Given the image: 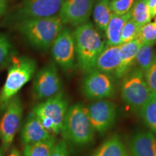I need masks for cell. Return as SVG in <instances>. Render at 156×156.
Wrapping results in <instances>:
<instances>
[{"label": "cell", "mask_w": 156, "mask_h": 156, "mask_svg": "<svg viewBox=\"0 0 156 156\" xmlns=\"http://www.w3.org/2000/svg\"><path fill=\"white\" fill-rule=\"evenodd\" d=\"M92 14L95 26L104 32L113 15L111 0H95Z\"/></svg>", "instance_id": "20"}, {"label": "cell", "mask_w": 156, "mask_h": 156, "mask_svg": "<svg viewBox=\"0 0 156 156\" xmlns=\"http://www.w3.org/2000/svg\"><path fill=\"white\" fill-rule=\"evenodd\" d=\"M131 156H156V134L151 131H140L130 142Z\"/></svg>", "instance_id": "16"}, {"label": "cell", "mask_w": 156, "mask_h": 156, "mask_svg": "<svg viewBox=\"0 0 156 156\" xmlns=\"http://www.w3.org/2000/svg\"><path fill=\"white\" fill-rule=\"evenodd\" d=\"M64 27L58 15L25 20L15 24L20 34L33 47L41 51L48 50L51 46Z\"/></svg>", "instance_id": "2"}, {"label": "cell", "mask_w": 156, "mask_h": 156, "mask_svg": "<svg viewBox=\"0 0 156 156\" xmlns=\"http://www.w3.org/2000/svg\"><path fill=\"white\" fill-rule=\"evenodd\" d=\"M155 22H156V16L155 17Z\"/></svg>", "instance_id": "35"}, {"label": "cell", "mask_w": 156, "mask_h": 156, "mask_svg": "<svg viewBox=\"0 0 156 156\" xmlns=\"http://www.w3.org/2000/svg\"><path fill=\"white\" fill-rule=\"evenodd\" d=\"M34 59L27 56H12L9 64L8 73L2 88L0 90V114L20 90L32 79L36 71Z\"/></svg>", "instance_id": "4"}, {"label": "cell", "mask_w": 156, "mask_h": 156, "mask_svg": "<svg viewBox=\"0 0 156 156\" xmlns=\"http://www.w3.org/2000/svg\"><path fill=\"white\" fill-rule=\"evenodd\" d=\"M23 104L20 98L15 95L7 105L0 119V140L4 151L10 147L20 126L23 117Z\"/></svg>", "instance_id": "10"}, {"label": "cell", "mask_w": 156, "mask_h": 156, "mask_svg": "<svg viewBox=\"0 0 156 156\" xmlns=\"http://www.w3.org/2000/svg\"><path fill=\"white\" fill-rule=\"evenodd\" d=\"M13 46L6 35L0 34V69L9 65L13 56Z\"/></svg>", "instance_id": "25"}, {"label": "cell", "mask_w": 156, "mask_h": 156, "mask_svg": "<svg viewBox=\"0 0 156 156\" xmlns=\"http://www.w3.org/2000/svg\"><path fill=\"white\" fill-rule=\"evenodd\" d=\"M144 75L151 93H156V55Z\"/></svg>", "instance_id": "29"}, {"label": "cell", "mask_w": 156, "mask_h": 156, "mask_svg": "<svg viewBox=\"0 0 156 156\" xmlns=\"http://www.w3.org/2000/svg\"><path fill=\"white\" fill-rule=\"evenodd\" d=\"M140 44L141 41L136 38L120 45L119 64L113 75L115 79L122 80L134 67L136 53Z\"/></svg>", "instance_id": "15"}, {"label": "cell", "mask_w": 156, "mask_h": 156, "mask_svg": "<svg viewBox=\"0 0 156 156\" xmlns=\"http://www.w3.org/2000/svg\"><path fill=\"white\" fill-rule=\"evenodd\" d=\"M131 18L140 27L151 22L152 17L147 0H135L131 9Z\"/></svg>", "instance_id": "24"}, {"label": "cell", "mask_w": 156, "mask_h": 156, "mask_svg": "<svg viewBox=\"0 0 156 156\" xmlns=\"http://www.w3.org/2000/svg\"><path fill=\"white\" fill-rule=\"evenodd\" d=\"M139 25H137L131 17L129 20L126 24L124 25L123 28L122 36H121V41H122V44L124 43H128L138 38L140 29Z\"/></svg>", "instance_id": "26"}, {"label": "cell", "mask_w": 156, "mask_h": 156, "mask_svg": "<svg viewBox=\"0 0 156 156\" xmlns=\"http://www.w3.org/2000/svg\"><path fill=\"white\" fill-rule=\"evenodd\" d=\"M54 136L44 127L36 115L32 112L26 117L21 129L20 137L23 146L45 141Z\"/></svg>", "instance_id": "14"}, {"label": "cell", "mask_w": 156, "mask_h": 156, "mask_svg": "<svg viewBox=\"0 0 156 156\" xmlns=\"http://www.w3.org/2000/svg\"><path fill=\"white\" fill-rule=\"evenodd\" d=\"M91 156H129L127 148L118 134L109 136Z\"/></svg>", "instance_id": "19"}, {"label": "cell", "mask_w": 156, "mask_h": 156, "mask_svg": "<svg viewBox=\"0 0 156 156\" xmlns=\"http://www.w3.org/2000/svg\"><path fill=\"white\" fill-rule=\"evenodd\" d=\"M119 46H106L97 58L95 69L113 75L120 61Z\"/></svg>", "instance_id": "17"}, {"label": "cell", "mask_w": 156, "mask_h": 156, "mask_svg": "<svg viewBox=\"0 0 156 156\" xmlns=\"http://www.w3.org/2000/svg\"><path fill=\"white\" fill-rule=\"evenodd\" d=\"M0 156H5V151H4L2 146H0Z\"/></svg>", "instance_id": "34"}, {"label": "cell", "mask_w": 156, "mask_h": 156, "mask_svg": "<svg viewBox=\"0 0 156 156\" xmlns=\"http://www.w3.org/2000/svg\"><path fill=\"white\" fill-rule=\"evenodd\" d=\"M139 112L144 124L156 134V93H151Z\"/></svg>", "instance_id": "21"}, {"label": "cell", "mask_w": 156, "mask_h": 156, "mask_svg": "<svg viewBox=\"0 0 156 156\" xmlns=\"http://www.w3.org/2000/svg\"><path fill=\"white\" fill-rule=\"evenodd\" d=\"M7 9V0H0V17L5 13Z\"/></svg>", "instance_id": "32"}, {"label": "cell", "mask_w": 156, "mask_h": 156, "mask_svg": "<svg viewBox=\"0 0 156 156\" xmlns=\"http://www.w3.org/2000/svg\"><path fill=\"white\" fill-rule=\"evenodd\" d=\"M56 142L54 136L45 141L24 146L23 156H50Z\"/></svg>", "instance_id": "23"}, {"label": "cell", "mask_w": 156, "mask_h": 156, "mask_svg": "<svg viewBox=\"0 0 156 156\" xmlns=\"http://www.w3.org/2000/svg\"><path fill=\"white\" fill-rule=\"evenodd\" d=\"M122 80V101L130 108L139 112L151 93L144 73L138 67H134Z\"/></svg>", "instance_id": "6"}, {"label": "cell", "mask_w": 156, "mask_h": 156, "mask_svg": "<svg viewBox=\"0 0 156 156\" xmlns=\"http://www.w3.org/2000/svg\"><path fill=\"white\" fill-rule=\"evenodd\" d=\"M65 0H24L7 17V23L57 15Z\"/></svg>", "instance_id": "7"}, {"label": "cell", "mask_w": 156, "mask_h": 156, "mask_svg": "<svg viewBox=\"0 0 156 156\" xmlns=\"http://www.w3.org/2000/svg\"><path fill=\"white\" fill-rule=\"evenodd\" d=\"M8 156H22L20 152L17 148L12 147L11 149L10 152H9Z\"/></svg>", "instance_id": "33"}, {"label": "cell", "mask_w": 156, "mask_h": 156, "mask_svg": "<svg viewBox=\"0 0 156 156\" xmlns=\"http://www.w3.org/2000/svg\"><path fill=\"white\" fill-rule=\"evenodd\" d=\"M62 81L56 64L49 63L41 69L35 76L33 95L38 101H44L62 92Z\"/></svg>", "instance_id": "11"}, {"label": "cell", "mask_w": 156, "mask_h": 156, "mask_svg": "<svg viewBox=\"0 0 156 156\" xmlns=\"http://www.w3.org/2000/svg\"><path fill=\"white\" fill-rule=\"evenodd\" d=\"M87 109L95 132L103 134L114 126L117 117V109L114 103L108 99L94 101Z\"/></svg>", "instance_id": "12"}, {"label": "cell", "mask_w": 156, "mask_h": 156, "mask_svg": "<svg viewBox=\"0 0 156 156\" xmlns=\"http://www.w3.org/2000/svg\"><path fill=\"white\" fill-rule=\"evenodd\" d=\"M147 4L152 19L155 18L156 16V0H147Z\"/></svg>", "instance_id": "31"}, {"label": "cell", "mask_w": 156, "mask_h": 156, "mask_svg": "<svg viewBox=\"0 0 156 156\" xmlns=\"http://www.w3.org/2000/svg\"></svg>", "instance_id": "36"}, {"label": "cell", "mask_w": 156, "mask_h": 156, "mask_svg": "<svg viewBox=\"0 0 156 156\" xmlns=\"http://www.w3.org/2000/svg\"><path fill=\"white\" fill-rule=\"evenodd\" d=\"M95 133L87 106L80 103L69 106L61 132L64 141L76 146L87 145L94 139Z\"/></svg>", "instance_id": "3"}, {"label": "cell", "mask_w": 156, "mask_h": 156, "mask_svg": "<svg viewBox=\"0 0 156 156\" xmlns=\"http://www.w3.org/2000/svg\"><path fill=\"white\" fill-rule=\"evenodd\" d=\"M51 47L55 64L64 73H73L77 66L73 31L64 27Z\"/></svg>", "instance_id": "8"}, {"label": "cell", "mask_w": 156, "mask_h": 156, "mask_svg": "<svg viewBox=\"0 0 156 156\" xmlns=\"http://www.w3.org/2000/svg\"><path fill=\"white\" fill-rule=\"evenodd\" d=\"M50 156H71L67 142L64 140L56 142Z\"/></svg>", "instance_id": "30"}, {"label": "cell", "mask_w": 156, "mask_h": 156, "mask_svg": "<svg viewBox=\"0 0 156 156\" xmlns=\"http://www.w3.org/2000/svg\"><path fill=\"white\" fill-rule=\"evenodd\" d=\"M73 34L77 64L83 73L87 74L95 69L97 58L106 46L105 38L90 22L76 27Z\"/></svg>", "instance_id": "1"}, {"label": "cell", "mask_w": 156, "mask_h": 156, "mask_svg": "<svg viewBox=\"0 0 156 156\" xmlns=\"http://www.w3.org/2000/svg\"><path fill=\"white\" fill-rule=\"evenodd\" d=\"M68 108V98L61 92L38 103L33 108L32 112L36 115L46 129L56 135L61 134Z\"/></svg>", "instance_id": "5"}, {"label": "cell", "mask_w": 156, "mask_h": 156, "mask_svg": "<svg viewBox=\"0 0 156 156\" xmlns=\"http://www.w3.org/2000/svg\"><path fill=\"white\" fill-rule=\"evenodd\" d=\"M155 42V41H141V44L138 48L134 67H138L143 73H145L148 69L156 55L155 49H154Z\"/></svg>", "instance_id": "22"}, {"label": "cell", "mask_w": 156, "mask_h": 156, "mask_svg": "<svg viewBox=\"0 0 156 156\" xmlns=\"http://www.w3.org/2000/svg\"><path fill=\"white\" fill-rule=\"evenodd\" d=\"M135 0H111L113 14L124 15L131 11Z\"/></svg>", "instance_id": "27"}, {"label": "cell", "mask_w": 156, "mask_h": 156, "mask_svg": "<svg viewBox=\"0 0 156 156\" xmlns=\"http://www.w3.org/2000/svg\"><path fill=\"white\" fill-rule=\"evenodd\" d=\"M95 0H65L58 16L64 25L78 27L89 22Z\"/></svg>", "instance_id": "13"}, {"label": "cell", "mask_w": 156, "mask_h": 156, "mask_svg": "<svg viewBox=\"0 0 156 156\" xmlns=\"http://www.w3.org/2000/svg\"><path fill=\"white\" fill-rule=\"evenodd\" d=\"M81 88L84 96L90 101L111 98L116 93L114 76L96 69L85 74Z\"/></svg>", "instance_id": "9"}, {"label": "cell", "mask_w": 156, "mask_h": 156, "mask_svg": "<svg viewBox=\"0 0 156 156\" xmlns=\"http://www.w3.org/2000/svg\"><path fill=\"white\" fill-rule=\"evenodd\" d=\"M138 38L142 42L156 41V22H151L142 27Z\"/></svg>", "instance_id": "28"}, {"label": "cell", "mask_w": 156, "mask_h": 156, "mask_svg": "<svg viewBox=\"0 0 156 156\" xmlns=\"http://www.w3.org/2000/svg\"><path fill=\"white\" fill-rule=\"evenodd\" d=\"M131 17V11L124 15L113 14L105 30L106 46H119L121 36L124 25Z\"/></svg>", "instance_id": "18"}]
</instances>
